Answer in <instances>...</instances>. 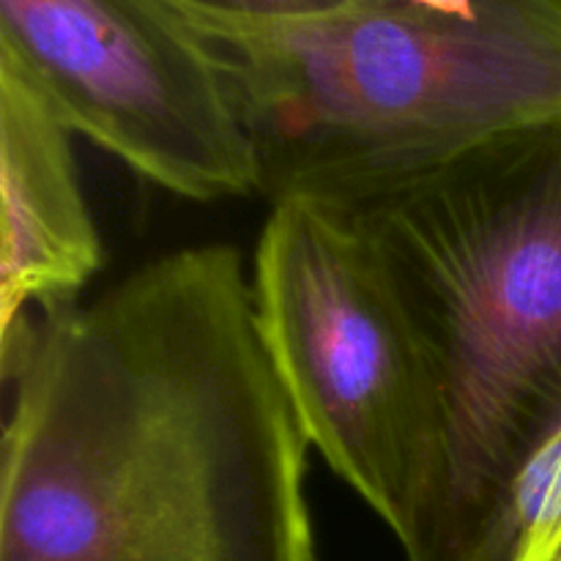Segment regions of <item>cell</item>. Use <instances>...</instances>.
Returning a JSON list of instances; mask_svg holds the SVG:
<instances>
[{
    "instance_id": "8",
    "label": "cell",
    "mask_w": 561,
    "mask_h": 561,
    "mask_svg": "<svg viewBox=\"0 0 561 561\" xmlns=\"http://www.w3.org/2000/svg\"><path fill=\"white\" fill-rule=\"evenodd\" d=\"M159 3L190 16L274 22L327 14V11L343 9V5L359 3V0H159Z\"/></svg>"
},
{
    "instance_id": "7",
    "label": "cell",
    "mask_w": 561,
    "mask_h": 561,
    "mask_svg": "<svg viewBox=\"0 0 561 561\" xmlns=\"http://www.w3.org/2000/svg\"><path fill=\"white\" fill-rule=\"evenodd\" d=\"M502 537L507 561H551L561 548V422L520 469Z\"/></svg>"
},
{
    "instance_id": "3",
    "label": "cell",
    "mask_w": 561,
    "mask_h": 561,
    "mask_svg": "<svg viewBox=\"0 0 561 561\" xmlns=\"http://www.w3.org/2000/svg\"><path fill=\"white\" fill-rule=\"evenodd\" d=\"M179 16L217 49L272 203L365 201L561 121V0H359L274 22Z\"/></svg>"
},
{
    "instance_id": "1",
    "label": "cell",
    "mask_w": 561,
    "mask_h": 561,
    "mask_svg": "<svg viewBox=\"0 0 561 561\" xmlns=\"http://www.w3.org/2000/svg\"><path fill=\"white\" fill-rule=\"evenodd\" d=\"M0 370V561H318L310 442L236 247L33 316Z\"/></svg>"
},
{
    "instance_id": "2",
    "label": "cell",
    "mask_w": 561,
    "mask_h": 561,
    "mask_svg": "<svg viewBox=\"0 0 561 561\" xmlns=\"http://www.w3.org/2000/svg\"><path fill=\"white\" fill-rule=\"evenodd\" d=\"M343 206L433 383V463L405 559L507 561L510 491L561 422V121Z\"/></svg>"
},
{
    "instance_id": "6",
    "label": "cell",
    "mask_w": 561,
    "mask_h": 561,
    "mask_svg": "<svg viewBox=\"0 0 561 561\" xmlns=\"http://www.w3.org/2000/svg\"><path fill=\"white\" fill-rule=\"evenodd\" d=\"M71 140L36 82L0 53V356L27 337L33 310L75 305L104 266Z\"/></svg>"
},
{
    "instance_id": "4",
    "label": "cell",
    "mask_w": 561,
    "mask_h": 561,
    "mask_svg": "<svg viewBox=\"0 0 561 561\" xmlns=\"http://www.w3.org/2000/svg\"><path fill=\"white\" fill-rule=\"evenodd\" d=\"M274 373L310 449L400 542L433 463L436 405L409 310L348 206L272 203L250 268Z\"/></svg>"
},
{
    "instance_id": "9",
    "label": "cell",
    "mask_w": 561,
    "mask_h": 561,
    "mask_svg": "<svg viewBox=\"0 0 561 561\" xmlns=\"http://www.w3.org/2000/svg\"><path fill=\"white\" fill-rule=\"evenodd\" d=\"M551 561H561V548H559V551H557V553H553V557H551Z\"/></svg>"
},
{
    "instance_id": "5",
    "label": "cell",
    "mask_w": 561,
    "mask_h": 561,
    "mask_svg": "<svg viewBox=\"0 0 561 561\" xmlns=\"http://www.w3.org/2000/svg\"><path fill=\"white\" fill-rule=\"evenodd\" d=\"M0 53L140 179L186 201L261 195L217 49L159 0H0Z\"/></svg>"
}]
</instances>
